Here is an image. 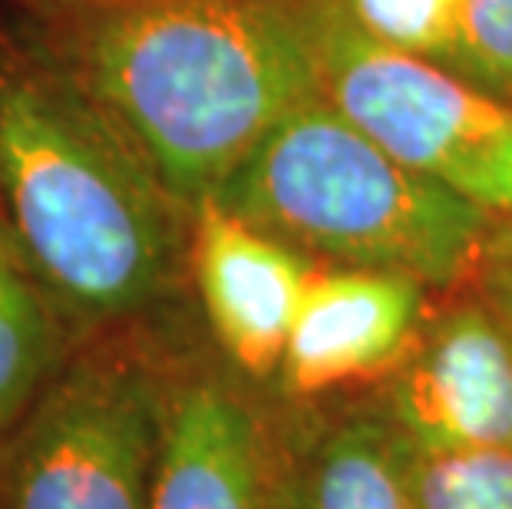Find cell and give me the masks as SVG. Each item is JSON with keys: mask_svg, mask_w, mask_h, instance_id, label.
I'll return each instance as SVG.
<instances>
[{"mask_svg": "<svg viewBox=\"0 0 512 509\" xmlns=\"http://www.w3.org/2000/svg\"><path fill=\"white\" fill-rule=\"evenodd\" d=\"M37 53L189 212L321 96L311 0H76Z\"/></svg>", "mask_w": 512, "mask_h": 509, "instance_id": "cell-1", "label": "cell"}, {"mask_svg": "<svg viewBox=\"0 0 512 509\" xmlns=\"http://www.w3.org/2000/svg\"><path fill=\"white\" fill-rule=\"evenodd\" d=\"M0 222L63 314L116 324L172 295L192 212L34 50L0 70Z\"/></svg>", "mask_w": 512, "mask_h": 509, "instance_id": "cell-2", "label": "cell"}, {"mask_svg": "<svg viewBox=\"0 0 512 509\" xmlns=\"http://www.w3.org/2000/svg\"><path fill=\"white\" fill-rule=\"evenodd\" d=\"M212 199L301 255L427 288L479 272L489 252V212L403 166L324 96L281 119Z\"/></svg>", "mask_w": 512, "mask_h": 509, "instance_id": "cell-3", "label": "cell"}, {"mask_svg": "<svg viewBox=\"0 0 512 509\" xmlns=\"http://www.w3.org/2000/svg\"><path fill=\"white\" fill-rule=\"evenodd\" d=\"M321 96L403 166L512 215V106L433 60L370 40L344 0H311Z\"/></svg>", "mask_w": 512, "mask_h": 509, "instance_id": "cell-4", "label": "cell"}, {"mask_svg": "<svg viewBox=\"0 0 512 509\" xmlns=\"http://www.w3.org/2000/svg\"><path fill=\"white\" fill-rule=\"evenodd\" d=\"M166 410L143 357L76 354L4 440L0 509H152Z\"/></svg>", "mask_w": 512, "mask_h": 509, "instance_id": "cell-5", "label": "cell"}, {"mask_svg": "<svg viewBox=\"0 0 512 509\" xmlns=\"http://www.w3.org/2000/svg\"><path fill=\"white\" fill-rule=\"evenodd\" d=\"M384 417L417 453L512 447V341L483 298L417 334L390 377Z\"/></svg>", "mask_w": 512, "mask_h": 509, "instance_id": "cell-6", "label": "cell"}, {"mask_svg": "<svg viewBox=\"0 0 512 509\" xmlns=\"http://www.w3.org/2000/svg\"><path fill=\"white\" fill-rule=\"evenodd\" d=\"M189 268L228 361L255 381L281 374L291 328L318 268L215 199L192 209Z\"/></svg>", "mask_w": 512, "mask_h": 509, "instance_id": "cell-7", "label": "cell"}, {"mask_svg": "<svg viewBox=\"0 0 512 509\" xmlns=\"http://www.w3.org/2000/svg\"><path fill=\"white\" fill-rule=\"evenodd\" d=\"M423 288L417 278L377 268L314 272L281 361L285 391L318 397L394 371L420 334Z\"/></svg>", "mask_w": 512, "mask_h": 509, "instance_id": "cell-8", "label": "cell"}, {"mask_svg": "<svg viewBox=\"0 0 512 509\" xmlns=\"http://www.w3.org/2000/svg\"><path fill=\"white\" fill-rule=\"evenodd\" d=\"M152 509H278V463L255 407L219 377L169 387Z\"/></svg>", "mask_w": 512, "mask_h": 509, "instance_id": "cell-9", "label": "cell"}, {"mask_svg": "<svg viewBox=\"0 0 512 509\" xmlns=\"http://www.w3.org/2000/svg\"><path fill=\"white\" fill-rule=\"evenodd\" d=\"M278 509H420L410 447L384 414H347L278 467Z\"/></svg>", "mask_w": 512, "mask_h": 509, "instance_id": "cell-10", "label": "cell"}, {"mask_svg": "<svg viewBox=\"0 0 512 509\" xmlns=\"http://www.w3.org/2000/svg\"><path fill=\"white\" fill-rule=\"evenodd\" d=\"M63 311L0 222V440L20 427L63 361Z\"/></svg>", "mask_w": 512, "mask_h": 509, "instance_id": "cell-11", "label": "cell"}, {"mask_svg": "<svg viewBox=\"0 0 512 509\" xmlns=\"http://www.w3.org/2000/svg\"><path fill=\"white\" fill-rule=\"evenodd\" d=\"M410 470L420 509H512V447L410 450Z\"/></svg>", "mask_w": 512, "mask_h": 509, "instance_id": "cell-12", "label": "cell"}, {"mask_svg": "<svg viewBox=\"0 0 512 509\" xmlns=\"http://www.w3.org/2000/svg\"><path fill=\"white\" fill-rule=\"evenodd\" d=\"M370 40L423 60L453 63L460 0H344Z\"/></svg>", "mask_w": 512, "mask_h": 509, "instance_id": "cell-13", "label": "cell"}, {"mask_svg": "<svg viewBox=\"0 0 512 509\" xmlns=\"http://www.w3.org/2000/svg\"><path fill=\"white\" fill-rule=\"evenodd\" d=\"M453 67L493 96H512V0H460Z\"/></svg>", "mask_w": 512, "mask_h": 509, "instance_id": "cell-14", "label": "cell"}, {"mask_svg": "<svg viewBox=\"0 0 512 509\" xmlns=\"http://www.w3.org/2000/svg\"><path fill=\"white\" fill-rule=\"evenodd\" d=\"M479 298L496 314L512 341V245H493L479 265Z\"/></svg>", "mask_w": 512, "mask_h": 509, "instance_id": "cell-15", "label": "cell"}]
</instances>
